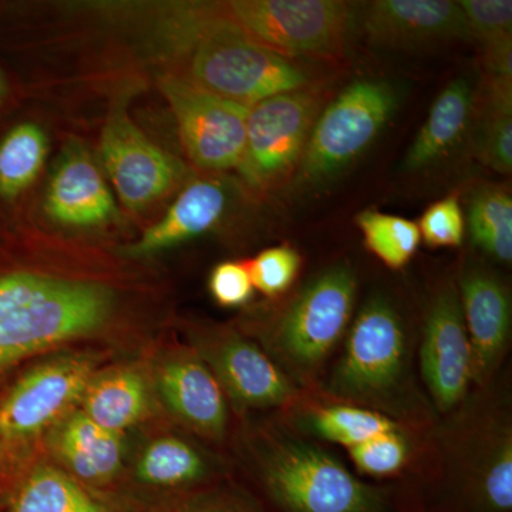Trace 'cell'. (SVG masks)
Returning <instances> with one entry per match:
<instances>
[{
    "mask_svg": "<svg viewBox=\"0 0 512 512\" xmlns=\"http://www.w3.org/2000/svg\"><path fill=\"white\" fill-rule=\"evenodd\" d=\"M224 20L258 45L301 60H336L345 53L349 3L339 0H235Z\"/></svg>",
    "mask_w": 512,
    "mask_h": 512,
    "instance_id": "3",
    "label": "cell"
},
{
    "mask_svg": "<svg viewBox=\"0 0 512 512\" xmlns=\"http://www.w3.org/2000/svg\"><path fill=\"white\" fill-rule=\"evenodd\" d=\"M399 106V92L384 80H359L323 107L313 124L299 181L319 183L345 170L379 136Z\"/></svg>",
    "mask_w": 512,
    "mask_h": 512,
    "instance_id": "4",
    "label": "cell"
},
{
    "mask_svg": "<svg viewBox=\"0 0 512 512\" xmlns=\"http://www.w3.org/2000/svg\"><path fill=\"white\" fill-rule=\"evenodd\" d=\"M187 512H231L228 510H224V508L220 507H211V505H198V507H192L191 510Z\"/></svg>",
    "mask_w": 512,
    "mask_h": 512,
    "instance_id": "35",
    "label": "cell"
},
{
    "mask_svg": "<svg viewBox=\"0 0 512 512\" xmlns=\"http://www.w3.org/2000/svg\"><path fill=\"white\" fill-rule=\"evenodd\" d=\"M325 100L326 87L316 83L249 109L244 157L238 165L247 183L268 190L292 177Z\"/></svg>",
    "mask_w": 512,
    "mask_h": 512,
    "instance_id": "5",
    "label": "cell"
},
{
    "mask_svg": "<svg viewBox=\"0 0 512 512\" xmlns=\"http://www.w3.org/2000/svg\"><path fill=\"white\" fill-rule=\"evenodd\" d=\"M421 373L440 409H453L464 396L473 373L460 296L448 285L431 305L421 345Z\"/></svg>",
    "mask_w": 512,
    "mask_h": 512,
    "instance_id": "12",
    "label": "cell"
},
{
    "mask_svg": "<svg viewBox=\"0 0 512 512\" xmlns=\"http://www.w3.org/2000/svg\"><path fill=\"white\" fill-rule=\"evenodd\" d=\"M80 402L83 403L82 412L90 420L103 429L120 434L146 413V382L136 370H113L93 377Z\"/></svg>",
    "mask_w": 512,
    "mask_h": 512,
    "instance_id": "21",
    "label": "cell"
},
{
    "mask_svg": "<svg viewBox=\"0 0 512 512\" xmlns=\"http://www.w3.org/2000/svg\"><path fill=\"white\" fill-rule=\"evenodd\" d=\"M460 303L473 352V373L483 379L493 369L510 335V299L495 276L473 271L461 282Z\"/></svg>",
    "mask_w": 512,
    "mask_h": 512,
    "instance_id": "15",
    "label": "cell"
},
{
    "mask_svg": "<svg viewBox=\"0 0 512 512\" xmlns=\"http://www.w3.org/2000/svg\"><path fill=\"white\" fill-rule=\"evenodd\" d=\"M252 285L266 296L288 291L301 268V256L291 247L269 248L249 262Z\"/></svg>",
    "mask_w": 512,
    "mask_h": 512,
    "instance_id": "30",
    "label": "cell"
},
{
    "mask_svg": "<svg viewBox=\"0 0 512 512\" xmlns=\"http://www.w3.org/2000/svg\"><path fill=\"white\" fill-rule=\"evenodd\" d=\"M200 454L184 441L158 439L138 458L137 478L156 487H175L197 480L204 473Z\"/></svg>",
    "mask_w": 512,
    "mask_h": 512,
    "instance_id": "27",
    "label": "cell"
},
{
    "mask_svg": "<svg viewBox=\"0 0 512 512\" xmlns=\"http://www.w3.org/2000/svg\"><path fill=\"white\" fill-rule=\"evenodd\" d=\"M356 278L349 265L320 274L293 301L279 326V342L293 363L315 367L332 352L352 315Z\"/></svg>",
    "mask_w": 512,
    "mask_h": 512,
    "instance_id": "9",
    "label": "cell"
},
{
    "mask_svg": "<svg viewBox=\"0 0 512 512\" xmlns=\"http://www.w3.org/2000/svg\"><path fill=\"white\" fill-rule=\"evenodd\" d=\"M9 512H113L73 477L53 466H37L13 493Z\"/></svg>",
    "mask_w": 512,
    "mask_h": 512,
    "instance_id": "22",
    "label": "cell"
},
{
    "mask_svg": "<svg viewBox=\"0 0 512 512\" xmlns=\"http://www.w3.org/2000/svg\"><path fill=\"white\" fill-rule=\"evenodd\" d=\"M312 427L323 439L348 448L397 429L396 424L382 414L349 406L319 410L312 417Z\"/></svg>",
    "mask_w": 512,
    "mask_h": 512,
    "instance_id": "28",
    "label": "cell"
},
{
    "mask_svg": "<svg viewBox=\"0 0 512 512\" xmlns=\"http://www.w3.org/2000/svg\"><path fill=\"white\" fill-rule=\"evenodd\" d=\"M474 106L476 93L468 77L460 76L448 83L407 151L404 170H424L447 156L466 133Z\"/></svg>",
    "mask_w": 512,
    "mask_h": 512,
    "instance_id": "20",
    "label": "cell"
},
{
    "mask_svg": "<svg viewBox=\"0 0 512 512\" xmlns=\"http://www.w3.org/2000/svg\"><path fill=\"white\" fill-rule=\"evenodd\" d=\"M210 291L215 301L222 306L234 308L251 299L254 292L248 266L239 262H224L212 271Z\"/></svg>",
    "mask_w": 512,
    "mask_h": 512,
    "instance_id": "33",
    "label": "cell"
},
{
    "mask_svg": "<svg viewBox=\"0 0 512 512\" xmlns=\"http://www.w3.org/2000/svg\"><path fill=\"white\" fill-rule=\"evenodd\" d=\"M100 154L121 201L143 208L177 183L180 165L127 116L116 113L101 134Z\"/></svg>",
    "mask_w": 512,
    "mask_h": 512,
    "instance_id": "11",
    "label": "cell"
},
{
    "mask_svg": "<svg viewBox=\"0 0 512 512\" xmlns=\"http://www.w3.org/2000/svg\"><path fill=\"white\" fill-rule=\"evenodd\" d=\"M188 157L202 170L227 171L244 157L249 107L207 92L190 79H158Z\"/></svg>",
    "mask_w": 512,
    "mask_h": 512,
    "instance_id": "7",
    "label": "cell"
},
{
    "mask_svg": "<svg viewBox=\"0 0 512 512\" xmlns=\"http://www.w3.org/2000/svg\"><path fill=\"white\" fill-rule=\"evenodd\" d=\"M363 28L370 42L396 49L471 39L463 10L448 0H377L367 6Z\"/></svg>",
    "mask_w": 512,
    "mask_h": 512,
    "instance_id": "13",
    "label": "cell"
},
{
    "mask_svg": "<svg viewBox=\"0 0 512 512\" xmlns=\"http://www.w3.org/2000/svg\"><path fill=\"white\" fill-rule=\"evenodd\" d=\"M272 495L292 512H376L377 495L319 448L288 444L266 467Z\"/></svg>",
    "mask_w": 512,
    "mask_h": 512,
    "instance_id": "6",
    "label": "cell"
},
{
    "mask_svg": "<svg viewBox=\"0 0 512 512\" xmlns=\"http://www.w3.org/2000/svg\"><path fill=\"white\" fill-rule=\"evenodd\" d=\"M468 227L474 244L498 261L512 259V200L501 188H483L468 208Z\"/></svg>",
    "mask_w": 512,
    "mask_h": 512,
    "instance_id": "25",
    "label": "cell"
},
{
    "mask_svg": "<svg viewBox=\"0 0 512 512\" xmlns=\"http://www.w3.org/2000/svg\"><path fill=\"white\" fill-rule=\"evenodd\" d=\"M5 93H6L5 80H3L2 73H0V101H2L3 97H5Z\"/></svg>",
    "mask_w": 512,
    "mask_h": 512,
    "instance_id": "36",
    "label": "cell"
},
{
    "mask_svg": "<svg viewBox=\"0 0 512 512\" xmlns=\"http://www.w3.org/2000/svg\"><path fill=\"white\" fill-rule=\"evenodd\" d=\"M191 82L251 109L269 97L316 84L301 60L272 52L242 35L227 20H207L195 36Z\"/></svg>",
    "mask_w": 512,
    "mask_h": 512,
    "instance_id": "2",
    "label": "cell"
},
{
    "mask_svg": "<svg viewBox=\"0 0 512 512\" xmlns=\"http://www.w3.org/2000/svg\"><path fill=\"white\" fill-rule=\"evenodd\" d=\"M404 348L402 322L393 306L384 298L370 299L350 330L332 389L357 397L390 389L402 375Z\"/></svg>",
    "mask_w": 512,
    "mask_h": 512,
    "instance_id": "10",
    "label": "cell"
},
{
    "mask_svg": "<svg viewBox=\"0 0 512 512\" xmlns=\"http://www.w3.org/2000/svg\"><path fill=\"white\" fill-rule=\"evenodd\" d=\"M218 382L237 402L247 406H275L292 396V387L278 369L252 343L228 340L214 357Z\"/></svg>",
    "mask_w": 512,
    "mask_h": 512,
    "instance_id": "19",
    "label": "cell"
},
{
    "mask_svg": "<svg viewBox=\"0 0 512 512\" xmlns=\"http://www.w3.org/2000/svg\"><path fill=\"white\" fill-rule=\"evenodd\" d=\"M93 357L67 355L20 377L0 403V441L25 443L67 416L94 377Z\"/></svg>",
    "mask_w": 512,
    "mask_h": 512,
    "instance_id": "8",
    "label": "cell"
},
{
    "mask_svg": "<svg viewBox=\"0 0 512 512\" xmlns=\"http://www.w3.org/2000/svg\"><path fill=\"white\" fill-rule=\"evenodd\" d=\"M227 202V192L220 183L195 181L178 195L157 224L127 248V255L140 258L200 237L221 220Z\"/></svg>",
    "mask_w": 512,
    "mask_h": 512,
    "instance_id": "17",
    "label": "cell"
},
{
    "mask_svg": "<svg viewBox=\"0 0 512 512\" xmlns=\"http://www.w3.org/2000/svg\"><path fill=\"white\" fill-rule=\"evenodd\" d=\"M356 224L366 248L389 268H403L419 249V227L406 218L366 210L357 215Z\"/></svg>",
    "mask_w": 512,
    "mask_h": 512,
    "instance_id": "26",
    "label": "cell"
},
{
    "mask_svg": "<svg viewBox=\"0 0 512 512\" xmlns=\"http://www.w3.org/2000/svg\"><path fill=\"white\" fill-rule=\"evenodd\" d=\"M53 450L80 480L106 483L119 473L121 434L103 429L80 410L63 417L52 436Z\"/></svg>",
    "mask_w": 512,
    "mask_h": 512,
    "instance_id": "18",
    "label": "cell"
},
{
    "mask_svg": "<svg viewBox=\"0 0 512 512\" xmlns=\"http://www.w3.org/2000/svg\"><path fill=\"white\" fill-rule=\"evenodd\" d=\"M477 103V97H476ZM478 109L477 153L498 173L512 170L511 80L484 79Z\"/></svg>",
    "mask_w": 512,
    "mask_h": 512,
    "instance_id": "23",
    "label": "cell"
},
{
    "mask_svg": "<svg viewBox=\"0 0 512 512\" xmlns=\"http://www.w3.org/2000/svg\"><path fill=\"white\" fill-rule=\"evenodd\" d=\"M484 497L495 511H510L512 507V447L511 441L501 447L484 478Z\"/></svg>",
    "mask_w": 512,
    "mask_h": 512,
    "instance_id": "34",
    "label": "cell"
},
{
    "mask_svg": "<svg viewBox=\"0 0 512 512\" xmlns=\"http://www.w3.org/2000/svg\"><path fill=\"white\" fill-rule=\"evenodd\" d=\"M47 138L42 128L23 123L0 140V197H19L45 164Z\"/></svg>",
    "mask_w": 512,
    "mask_h": 512,
    "instance_id": "24",
    "label": "cell"
},
{
    "mask_svg": "<svg viewBox=\"0 0 512 512\" xmlns=\"http://www.w3.org/2000/svg\"><path fill=\"white\" fill-rule=\"evenodd\" d=\"M158 390L168 409L208 436H220L227 424V404L217 376L201 360L181 357L158 373Z\"/></svg>",
    "mask_w": 512,
    "mask_h": 512,
    "instance_id": "16",
    "label": "cell"
},
{
    "mask_svg": "<svg viewBox=\"0 0 512 512\" xmlns=\"http://www.w3.org/2000/svg\"><path fill=\"white\" fill-rule=\"evenodd\" d=\"M420 237L437 248H454L461 245L464 238V215L460 201L454 195L443 198L424 211L417 225Z\"/></svg>",
    "mask_w": 512,
    "mask_h": 512,
    "instance_id": "32",
    "label": "cell"
},
{
    "mask_svg": "<svg viewBox=\"0 0 512 512\" xmlns=\"http://www.w3.org/2000/svg\"><path fill=\"white\" fill-rule=\"evenodd\" d=\"M471 39L478 40L483 52L511 46L512 2L510 0H460Z\"/></svg>",
    "mask_w": 512,
    "mask_h": 512,
    "instance_id": "29",
    "label": "cell"
},
{
    "mask_svg": "<svg viewBox=\"0 0 512 512\" xmlns=\"http://www.w3.org/2000/svg\"><path fill=\"white\" fill-rule=\"evenodd\" d=\"M46 211L67 227H97L116 214L103 174L84 148L70 144L57 161L46 195Z\"/></svg>",
    "mask_w": 512,
    "mask_h": 512,
    "instance_id": "14",
    "label": "cell"
},
{
    "mask_svg": "<svg viewBox=\"0 0 512 512\" xmlns=\"http://www.w3.org/2000/svg\"><path fill=\"white\" fill-rule=\"evenodd\" d=\"M353 463L362 473L383 477L396 473L406 464L409 447L399 430L387 431L349 448Z\"/></svg>",
    "mask_w": 512,
    "mask_h": 512,
    "instance_id": "31",
    "label": "cell"
},
{
    "mask_svg": "<svg viewBox=\"0 0 512 512\" xmlns=\"http://www.w3.org/2000/svg\"><path fill=\"white\" fill-rule=\"evenodd\" d=\"M114 295L96 282L15 272L0 276V375L20 360L97 332Z\"/></svg>",
    "mask_w": 512,
    "mask_h": 512,
    "instance_id": "1",
    "label": "cell"
}]
</instances>
